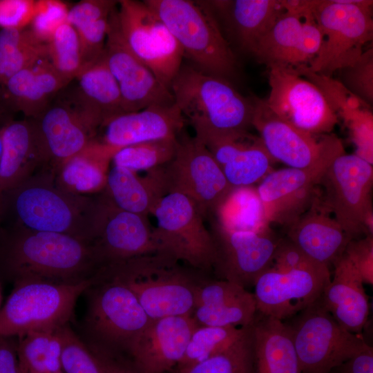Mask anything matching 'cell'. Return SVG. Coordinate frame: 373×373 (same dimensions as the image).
Listing matches in <instances>:
<instances>
[{
	"mask_svg": "<svg viewBox=\"0 0 373 373\" xmlns=\"http://www.w3.org/2000/svg\"><path fill=\"white\" fill-rule=\"evenodd\" d=\"M109 17L90 23L76 30L80 47L82 69L103 56Z\"/></svg>",
	"mask_w": 373,
	"mask_h": 373,
	"instance_id": "48",
	"label": "cell"
},
{
	"mask_svg": "<svg viewBox=\"0 0 373 373\" xmlns=\"http://www.w3.org/2000/svg\"><path fill=\"white\" fill-rule=\"evenodd\" d=\"M1 223V196L0 195V226Z\"/></svg>",
	"mask_w": 373,
	"mask_h": 373,
	"instance_id": "58",
	"label": "cell"
},
{
	"mask_svg": "<svg viewBox=\"0 0 373 373\" xmlns=\"http://www.w3.org/2000/svg\"><path fill=\"white\" fill-rule=\"evenodd\" d=\"M158 253L166 254L191 267L208 270L213 267L216 247L202 213L189 198L177 193L166 195L152 213Z\"/></svg>",
	"mask_w": 373,
	"mask_h": 373,
	"instance_id": "10",
	"label": "cell"
},
{
	"mask_svg": "<svg viewBox=\"0 0 373 373\" xmlns=\"http://www.w3.org/2000/svg\"><path fill=\"white\" fill-rule=\"evenodd\" d=\"M44 164L55 173L97 137L99 126L70 95L30 119Z\"/></svg>",
	"mask_w": 373,
	"mask_h": 373,
	"instance_id": "15",
	"label": "cell"
},
{
	"mask_svg": "<svg viewBox=\"0 0 373 373\" xmlns=\"http://www.w3.org/2000/svg\"><path fill=\"white\" fill-rule=\"evenodd\" d=\"M331 279L325 266L286 272L271 267L254 285L257 311L282 321L289 319L316 301Z\"/></svg>",
	"mask_w": 373,
	"mask_h": 373,
	"instance_id": "20",
	"label": "cell"
},
{
	"mask_svg": "<svg viewBox=\"0 0 373 373\" xmlns=\"http://www.w3.org/2000/svg\"><path fill=\"white\" fill-rule=\"evenodd\" d=\"M75 79L77 87L71 95L100 125L124 113L120 91L103 56L83 68Z\"/></svg>",
	"mask_w": 373,
	"mask_h": 373,
	"instance_id": "34",
	"label": "cell"
},
{
	"mask_svg": "<svg viewBox=\"0 0 373 373\" xmlns=\"http://www.w3.org/2000/svg\"><path fill=\"white\" fill-rule=\"evenodd\" d=\"M87 291L86 344L111 354L127 352L151 321L137 298L123 283L99 272Z\"/></svg>",
	"mask_w": 373,
	"mask_h": 373,
	"instance_id": "8",
	"label": "cell"
},
{
	"mask_svg": "<svg viewBox=\"0 0 373 373\" xmlns=\"http://www.w3.org/2000/svg\"><path fill=\"white\" fill-rule=\"evenodd\" d=\"M211 233L216 247L213 267L224 280L243 287L254 285L271 267L278 243L270 229L263 232L233 230L213 221Z\"/></svg>",
	"mask_w": 373,
	"mask_h": 373,
	"instance_id": "19",
	"label": "cell"
},
{
	"mask_svg": "<svg viewBox=\"0 0 373 373\" xmlns=\"http://www.w3.org/2000/svg\"><path fill=\"white\" fill-rule=\"evenodd\" d=\"M285 323L289 329L300 373H331L367 344L362 334L343 327L325 309L321 296Z\"/></svg>",
	"mask_w": 373,
	"mask_h": 373,
	"instance_id": "9",
	"label": "cell"
},
{
	"mask_svg": "<svg viewBox=\"0 0 373 373\" xmlns=\"http://www.w3.org/2000/svg\"><path fill=\"white\" fill-rule=\"evenodd\" d=\"M18 338L17 351L21 373L61 371L59 328L33 331Z\"/></svg>",
	"mask_w": 373,
	"mask_h": 373,
	"instance_id": "37",
	"label": "cell"
},
{
	"mask_svg": "<svg viewBox=\"0 0 373 373\" xmlns=\"http://www.w3.org/2000/svg\"><path fill=\"white\" fill-rule=\"evenodd\" d=\"M35 5V0H1L0 27L26 28L32 22Z\"/></svg>",
	"mask_w": 373,
	"mask_h": 373,
	"instance_id": "52",
	"label": "cell"
},
{
	"mask_svg": "<svg viewBox=\"0 0 373 373\" xmlns=\"http://www.w3.org/2000/svg\"><path fill=\"white\" fill-rule=\"evenodd\" d=\"M323 266L325 265L309 258L288 238L278 240L271 265L273 269L286 272L294 269L317 268Z\"/></svg>",
	"mask_w": 373,
	"mask_h": 373,
	"instance_id": "49",
	"label": "cell"
},
{
	"mask_svg": "<svg viewBox=\"0 0 373 373\" xmlns=\"http://www.w3.org/2000/svg\"><path fill=\"white\" fill-rule=\"evenodd\" d=\"M48 59L56 71L69 84L82 69L79 38L68 22L55 32L47 42Z\"/></svg>",
	"mask_w": 373,
	"mask_h": 373,
	"instance_id": "43",
	"label": "cell"
},
{
	"mask_svg": "<svg viewBox=\"0 0 373 373\" xmlns=\"http://www.w3.org/2000/svg\"><path fill=\"white\" fill-rule=\"evenodd\" d=\"M48 58L47 44L30 29L1 28L0 30V85L17 73Z\"/></svg>",
	"mask_w": 373,
	"mask_h": 373,
	"instance_id": "36",
	"label": "cell"
},
{
	"mask_svg": "<svg viewBox=\"0 0 373 373\" xmlns=\"http://www.w3.org/2000/svg\"><path fill=\"white\" fill-rule=\"evenodd\" d=\"M333 265L334 276L321 296L322 303L343 327L361 334L370 311L364 283L345 253Z\"/></svg>",
	"mask_w": 373,
	"mask_h": 373,
	"instance_id": "26",
	"label": "cell"
},
{
	"mask_svg": "<svg viewBox=\"0 0 373 373\" xmlns=\"http://www.w3.org/2000/svg\"><path fill=\"white\" fill-rule=\"evenodd\" d=\"M98 208L92 244L102 266L158 252L148 218L122 210L104 191L97 194Z\"/></svg>",
	"mask_w": 373,
	"mask_h": 373,
	"instance_id": "18",
	"label": "cell"
},
{
	"mask_svg": "<svg viewBox=\"0 0 373 373\" xmlns=\"http://www.w3.org/2000/svg\"><path fill=\"white\" fill-rule=\"evenodd\" d=\"M177 137L134 144L118 149L114 154L113 165L131 171H151L167 164L174 156Z\"/></svg>",
	"mask_w": 373,
	"mask_h": 373,
	"instance_id": "42",
	"label": "cell"
},
{
	"mask_svg": "<svg viewBox=\"0 0 373 373\" xmlns=\"http://www.w3.org/2000/svg\"><path fill=\"white\" fill-rule=\"evenodd\" d=\"M270 93L265 102L278 117L315 135L330 133L338 117L319 88L291 66L269 70Z\"/></svg>",
	"mask_w": 373,
	"mask_h": 373,
	"instance_id": "16",
	"label": "cell"
},
{
	"mask_svg": "<svg viewBox=\"0 0 373 373\" xmlns=\"http://www.w3.org/2000/svg\"><path fill=\"white\" fill-rule=\"evenodd\" d=\"M245 327L198 325L175 371L187 368L224 350L242 335Z\"/></svg>",
	"mask_w": 373,
	"mask_h": 373,
	"instance_id": "41",
	"label": "cell"
},
{
	"mask_svg": "<svg viewBox=\"0 0 373 373\" xmlns=\"http://www.w3.org/2000/svg\"><path fill=\"white\" fill-rule=\"evenodd\" d=\"M254 293L226 280L199 285L192 317L200 326H241L251 325L257 314Z\"/></svg>",
	"mask_w": 373,
	"mask_h": 373,
	"instance_id": "25",
	"label": "cell"
},
{
	"mask_svg": "<svg viewBox=\"0 0 373 373\" xmlns=\"http://www.w3.org/2000/svg\"><path fill=\"white\" fill-rule=\"evenodd\" d=\"M216 220L233 230L263 232L269 230L256 188H233L215 213Z\"/></svg>",
	"mask_w": 373,
	"mask_h": 373,
	"instance_id": "38",
	"label": "cell"
},
{
	"mask_svg": "<svg viewBox=\"0 0 373 373\" xmlns=\"http://www.w3.org/2000/svg\"><path fill=\"white\" fill-rule=\"evenodd\" d=\"M186 120L177 105H151L112 117L101 128L105 144L121 149L137 143L177 137Z\"/></svg>",
	"mask_w": 373,
	"mask_h": 373,
	"instance_id": "24",
	"label": "cell"
},
{
	"mask_svg": "<svg viewBox=\"0 0 373 373\" xmlns=\"http://www.w3.org/2000/svg\"><path fill=\"white\" fill-rule=\"evenodd\" d=\"M92 242L69 235L0 226V280L77 283L102 267Z\"/></svg>",
	"mask_w": 373,
	"mask_h": 373,
	"instance_id": "1",
	"label": "cell"
},
{
	"mask_svg": "<svg viewBox=\"0 0 373 373\" xmlns=\"http://www.w3.org/2000/svg\"><path fill=\"white\" fill-rule=\"evenodd\" d=\"M104 57L117 83L124 113L138 111L151 105L175 103L170 89L128 46L119 28L117 7L108 19Z\"/></svg>",
	"mask_w": 373,
	"mask_h": 373,
	"instance_id": "17",
	"label": "cell"
},
{
	"mask_svg": "<svg viewBox=\"0 0 373 373\" xmlns=\"http://www.w3.org/2000/svg\"><path fill=\"white\" fill-rule=\"evenodd\" d=\"M1 152V133H0V155Z\"/></svg>",
	"mask_w": 373,
	"mask_h": 373,
	"instance_id": "59",
	"label": "cell"
},
{
	"mask_svg": "<svg viewBox=\"0 0 373 373\" xmlns=\"http://www.w3.org/2000/svg\"><path fill=\"white\" fill-rule=\"evenodd\" d=\"M209 150L233 188L252 186L271 171L276 162L260 137L247 131L195 136Z\"/></svg>",
	"mask_w": 373,
	"mask_h": 373,
	"instance_id": "22",
	"label": "cell"
},
{
	"mask_svg": "<svg viewBox=\"0 0 373 373\" xmlns=\"http://www.w3.org/2000/svg\"><path fill=\"white\" fill-rule=\"evenodd\" d=\"M253 323L224 350L175 373H256Z\"/></svg>",
	"mask_w": 373,
	"mask_h": 373,
	"instance_id": "40",
	"label": "cell"
},
{
	"mask_svg": "<svg viewBox=\"0 0 373 373\" xmlns=\"http://www.w3.org/2000/svg\"><path fill=\"white\" fill-rule=\"evenodd\" d=\"M118 149L95 138L55 172L57 184L77 195L101 193L106 187L110 162Z\"/></svg>",
	"mask_w": 373,
	"mask_h": 373,
	"instance_id": "32",
	"label": "cell"
},
{
	"mask_svg": "<svg viewBox=\"0 0 373 373\" xmlns=\"http://www.w3.org/2000/svg\"><path fill=\"white\" fill-rule=\"evenodd\" d=\"M253 331L256 373H300L291 335L285 322L257 312Z\"/></svg>",
	"mask_w": 373,
	"mask_h": 373,
	"instance_id": "33",
	"label": "cell"
},
{
	"mask_svg": "<svg viewBox=\"0 0 373 373\" xmlns=\"http://www.w3.org/2000/svg\"><path fill=\"white\" fill-rule=\"evenodd\" d=\"M251 126L258 131L265 148L275 160L288 167L307 166L329 149L342 143L333 134L315 135L283 119L267 106L265 99L251 97Z\"/></svg>",
	"mask_w": 373,
	"mask_h": 373,
	"instance_id": "21",
	"label": "cell"
},
{
	"mask_svg": "<svg viewBox=\"0 0 373 373\" xmlns=\"http://www.w3.org/2000/svg\"><path fill=\"white\" fill-rule=\"evenodd\" d=\"M287 238L316 262L329 268L343 255L351 240L318 200L288 227Z\"/></svg>",
	"mask_w": 373,
	"mask_h": 373,
	"instance_id": "27",
	"label": "cell"
},
{
	"mask_svg": "<svg viewBox=\"0 0 373 373\" xmlns=\"http://www.w3.org/2000/svg\"><path fill=\"white\" fill-rule=\"evenodd\" d=\"M344 253L350 260L363 283L373 284V236L351 240Z\"/></svg>",
	"mask_w": 373,
	"mask_h": 373,
	"instance_id": "51",
	"label": "cell"
},
{
	"mask_svg": "<svg viewBox=\"0 0 373 373\" xmlns=\"http://www.w3.org/2000/svg\"><path fill=\"white\" fill-rule=\"evenodd\" d=\"M69 8L59 0H36L35 11L30 30L41 41L47 44L55 32L67 22Z\"/></svg>",
	"mask_w": 373,
	"mask_h": 373,
	"instance_id": "46",
	"label": "cell"
},
{
	"mask_svg": "<svg viewBox=\"0 0 373 373\" xmlns=\"http://www.w3.org/2000/svg\"><path fill=\"white\" fill-rule=\"evenodd\" d=\"M144 2L165 23L195 68L226 79L235 73L236 57L207 1Z\"/></svg>",
	"mask_w": 373,
	"mask_h": 373,
	"instance_id": "5",
	"label": "cell"
},
{
	"mask_svg": "<svg viewBox=\"0 0 373 373\" xmlns=\"http://www.w3.org/2000/svg\"><path fill=\"white\" fill-rule=\"evenodd\" d=\"M68 83L48 58L23 69L2 86L4 102L30 119L37 117Z\"/></svg>",
	"mask_w": 373,
	"mask_h": 373,
	"instance_id": "28",
	"label": "cell"
},
{
	"mask_svg": "<svg viewBox=\"0 0 373 373\" xmlns=\"http://www.w3.org/2000/svg\"><path fill=\"white\" fill-rule=\"evenodd\" d=\"M118 1L84 0L69 8L67 22L75 30L97 20L108 18Z\"/></svg>",
	"mask_w": 373,
	"mask_h": 373,
	"instance_id": "50",
	"label": "cell"
},
{
	"mask_svg": "<svg viewBox=\"0 0 373 373\" xmlns=\"http://www.w3.org/2000/svg\"><path fill=\"white\" fill-rule=\"evenodd\" d=\"M0 195L18 186L44 164L30 120L9 121L0 130Z\"/></svg>",
	"mask_w": 373,
	"mask_h": 373,
	"instance_id": "29",
	"label": "cell"
},
{
	"mask_svg": "<svg viewBox=\"0 0 373 373\" xmlns=\"http://www.w3.org/2000/svg\"><path fill=\"white\" fill-rule=\"evenodd\" d=\"M98 194V193H97ZM97 194L66 191L55 173L42 168L1 196V222L29 229L69 235L92 242L98 208Z\"/></svg>",
	"mask_w": 373,
	"mask_h": 373,
	"instance_id": "2",
	"label": "cell"
},
{
	"mask_svg": "<svg viewBox=\"0 0 373 373\" xmlns=\"http://www.w3.org/2000/svg\"><path fill=\"white\" fill-rule=\"evenodd\" d=\"M215 15L226 19L242 49L252 53L256 44L285 12L284 1H207Z\"/></svg>",
	"mask_w": 373,
	"mask_h": 373,
	"instance_id": "30",
	"label": "cell"
},
{
	"mask_svg": "<svg viewBox=\"0 0 373 373\" xmlns=\"http://www.w3.org/2000/svg\"><path fill=\"white\" fill-rule=\"evenodd\" d=\"M170 90L195 136L244 131L251 126L252 98L242 95L226 79L182 65Z\"/></svg>",
	"mask_w": 373,
	"mask_h": 373,
	"instance_id": "4",
	"label": "cell"
},
{
	"mask_svg": "<svg viewBox=\"0 0 373 373\" xmlns=\"http://www.w3.org/2000/svg\"><path fill=\"white\" fill-rule=\"evenodd\" d=\"M344 153L341 143L307 166L287 167L269 173L256 187L267 220L289 223L307 211L317 198L316 186L333 160Z\"/></svg>",
	"mask_w": 373,
	"mask_h": 373,
	"instance_id": "14",
	"label": "cell"
},
{
	"mask_svg": "<svg viewBox=\"0 0 373 373\" xmlns=\"http://www.w3.org/2000/svg\"><path fill=\"white\" fill-rule=\"evenodd\" d=\"M323 39L322 32L307 0L303 12L300 43L294 55L291 67L300 65L308 66L317 57Z\"/></svg>",
	"mask_w": 373,
	"mask_h": 373,
	"instance_id": "47",
	"label": "cell"
},
{
	"mask_svg": "<svg viewBox=\"0 0 373 373\" xmlns=\"http://www.w3.org/2000/svg\"><path fill=\"white\" fill-rule=\"evenodd\" d=\"M306 1H284L285 12L256 44L252 55L269 69L291 66L299 45Z\"/></svg>",
	"mask_w": 373,
	"mask_h": 373,
	"instance_id": "35",
	"label": "cell"
},
{
	"mask_svg": "<svg viewBox=\"0 0 373 373\" xmlns=\"http://www.w3.org/2000/svg\"><path fill=\"white\" fill-rule=\"evenodd\" d=\"M372 4L369 0H309L323 39L308 70L332 77L360 57L373 37Z\"/></svg>",
	"mask_w": 373,
	"mask_h": 373,
	"instance_id": "7",
	"label": "cell"
},
{
	"mask_svg": "<svg viewBox=\"0 0 373 373\" xmlns=\"http://www.w3.org/2000/svg\"><path fill=\"white\" fill-rule=\"evenodd\" d=\"M337 373H373V349L368 344L338 367Z\"/></svg>",
	"mask_w": 373,
	"mask_h": 373,
	"instance_id": "54",
	"label": "cell"
},
{
	"mask_svg": "<svg viewBox=\"0 0 373 373\" xmlns=\"http://www.w3.org/2000/svg\"><path fill=\"white\" fill-rule=\"evenodd\" d=\"M27 373H31V372H27ZM52 373H64V372L61 370V371H59V372H52Z\"/></svg>",
	"mask_w": 373,
	"mask_h": 373,
	"instance_id": "60",
	"label": "cell"
},
{
	"mask_svg": "<svg viewBox=\"0 0 373 373\" xmlns=\"http://www.w3.org/2000/svg\"><path fill=\"white\" fill-rule=\"evenodd\" d=\"M99 272L126 285L151 320L193 314L199 285L166 254L132 258L106 265Z\"/></svg>",
	"mask_w": 373,
	"mask_h": 373,
	"instance_id": "3",
	"label": "cell"
},
{
	"mask_svg": "<svg viewBox=\"0 0 373 373\" xmlns=\"http://www.w3.org/2000/svg\"><path fill=\"white\" fill-rule=\"evenodd\" d=\"M198 326L192 316L151 320L127 350L133 365L142 373H166L175 369Z\"/></svg>",
	"mask_w": 373,
	"mask_h": 373,
	"instance_id": "23",
	"label": "cell"
},
{
	"mask_svg": "<svg viewBox=\"0 0 373 373\" xmlns=\"http://www.w3.org/2000/svg\"><path fill=\"white\" fill-rule=\"evenodd\" d=\"M94 278L77 283L39 280H21L0 312V336H21L69 324L78 297L93 285Z\"/></svg>",
	"mask_w": 373,
	"mask_h": 373,
	"instance_id": "6",
	"label": "cell"
},
{
	"mask_svg": "<svg viewBox=\"0 0 373 373\" xmlns=\"http://www.w3.org/2000/svg\"><path fill=\"white\" fill-rule=\"evenodd\" d=\"M167 194L191 199L204 217L215 213L233 189L206 146L180 133L173 157L162 166Z\"/></svg>",
	"mask_w": 373,
	"mask_h": 373,
	"instance_id": "12",
	"label": "cell"
},
{
	"mask_svg": "<svg viewBox=\"0 0 373 373\" xmlns=\"http://www.w3.org/2000/svg\"><path fill=\"white\" fill-rule=\"evenodd\" d=\"M4 102L3 101V90L2 86L0 85V102Z\"/></svg>",
	"mask_w": 373,
	"mask_h": 373,
	"instance_id": "57",
	"label": "cell"
},
{
	"mask_svg": "<svg viewBox=\"0 0 373 373\" xmlns=\"http://www.w3.org/2000/svg\"><path fill=\"white\" fill-rule=\"evenodd\" d=\"M117 15L131 51L170 89L182 66L183 50L160 17L143 1H118Z\"/></svg>",
	"mask_w": 373,
	"mask_h": 373,
	"instance_id": "13",
	"label": "cell"
},
{
	"mask_svg": "<svg viewBox=\"0 0 373 373\" xmlns=\"http://www.w3.org/2000/svg\"><path fill=\"white\" fill-rule=\"evenodd\" d=\"M61 341V365L64 373H102L88 345L69 326L59 328Z\"/></svg>",
	"mask_w": 373,
	"mask_h": 373,
	"instance_id": "44",
	"label": "cell"
},
{
	"mask_svg": "<svg viewBox=\"0 0 373 373\" xmlns=\"http://www.w3.org/2000/svg\"><path fill=\"white\" fill-rule=\"evenodd\" d=\"M338 80L349 91L370 105L373 102V48L363 51L352 64L339 69Z\"/></svg>",
	"mask_w": 373,
	"mask_h": 373,
	"instance_id": "45",
	"label": "cell"
},
{
	"mask_svg": "<svg viewBox=\"0 0 373 373\" xmlns=\"http://www.w3.org/2000/svg\"><path fill=\"white\" fill-rule=\"evenodd\" d=\"M12 336H0V373H21L17 342Z\"/></svg>",
	"mask_w": 373,
	"mask_h": 373,
	"instance_id": "55",
	"label": "cell"
},
{
	"mask_svg": "<svg viewBox=\"0 0 373 373\" xmlns=\"http://www.w3.org/2000/svg\"><path fill=\"white\" fill-rule=\"evenodd\" d=\"M294 68L319 88L331 109L338 119H343L348 131L361 122L373 121L370 105L349 91L336 79L312 72L304 65Z\"/></svg>",
	"mask_w": 373,
	"mask_h": 373,
	"instance_id": "39",
	"label": "cell"
},
{
	"mask_svg": "<svg viewBox=\"0 0 373 373\" xmlns=\"http://www.w3.org/2000/svg\"><path fill=\"white\" fill-rule=\"evenodd\" d=\"M321 183L326 189L324 209L334 213L350 238L373 236L372 164L344 153L333 160Z\"/></svg>",
	"mask_w": 373,
	"mask_h": 373,
	"instance_id": "11",
	"label": "cell"
},
{
	"mask_svg": "<svg viewBox=\"0 0 373 373\" xmlns=\"http://www.w3.org/2000/svg\"><path fill=\"white\" fill-rule=\"evenodd\" d=\"M2 307V290H1V284L0 280V312Z\"/></svg>",
	"mask_w": 373,
	"mask_h": 373,
	"instance_id": "56",
	"label": "cell"
},
{
	"mask_svg": "<svg viewBox=\"0 0 373 373\" xmlns=\"http://www.w3.org/2000/svg\"><path fill=\"white\" fill-rule=\"evenodd\" d=\"M104 191L119 209L146 217L167 195L162 166L140 176L137 172L113 165L108 171Z\"/></svg>",
	"mask_w": 373,
	"mask_h": 373,
	"instance_id": "31",
	"label": "cell"
},
{
	"mask_svg": "<svg viewBox=\"0 0 373 373\" xmlns=\"http://www.w3.org/2000/svg\"><path fill=\"white\" fill-rule=\"evenodd\" d=\"M95 356L102 373H142L115 354L88 346Z\"/></svg>",
	"mask_w": 373,
	"mask_h": 373,
	"instance_id": "53",
	"label": "cell"
}]
</instances>
